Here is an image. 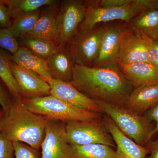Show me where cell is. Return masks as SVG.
Masks as SVG:
<instances>
[{
  "label": "cell",
  "mask_w": 158,
  "mask_h": 158,
  "mask_svg": "<svg viewBox=\"0 0 158 158\" xmlns=\"http://www.w3.org/2000/svg\"><path fill=\"white\" fill-rule=\"evenodd\" d=\"M48 83L51 94L79 109L103 114L96 101L80 92L70 82L62 81L51 78Z\"/></svg>",
  "instance_id": "cell-12"
},
{
  "label": "cell",
  "mask_w": 158,
  "mask_h": 158,
  "mask_svg": "<svg viewBox=\"0 0 158 158\" xmlns=\"http://www.w3.org/2000/svg\"><path fill=\"white\" fill-rule=\"evenodd\" d=\"M123 24L127 28L158 40V9L143 11Z\"/></svg>",
  "instance_id": "cell-20"
},
{
  "label": "cell",
  "mask_w": 158,
  "mask_h": 158,
  "mask_svg": "<svg viewBox=\"0 0 158 158\" xmlns=\"http://www.w3.org/2000/svg\"><path fill=\"white\" fill-rule=\"evenodd\" d=\"M40 12L39 10L28 13L12 12V22L9 29L17 39L24 38L34 29Z\"/></svg>",
  "instance_id": "cell-21"
},
{
  "label": "cell",
  "mask_w": 158,
  "mask_h": 158,
  "mask_svg": "<svg viewBox=\"0 0 158 158\" xmlns=\"http://www.w3.org/2000/svg\"><path fill=\"white\" fill-rule=\"evenodd\" d=\"M14 155L12 142L0 132V158H13Z\"/></svg>",
  "instance_id": "cell-30"
},
{
  "label": "cell",
  "mask_w": 158,
  "mask_h": 158,
  "mask_svg": "<svg viewBox=\"0 0 158 158\" xmlns=\"http://www.w3.org/2000/svg\"><path fill=\"white\" fill-rule=\"evenodd\" d=\"M10 68L22 99H31L51 95L48 83L37 73L19 66L12 61Z\"/></svg>",
  "instance_id": "cell-11"
},
{
  "label": "cell",
  "mask_w": 158,
  "mask_h": 158,
  "mask_svg": "<svg viewBox=\"0 0 158 158\" xmlns=\"http://www.w3.org/2000/svg\"><path fill=\"white\" fill-rule=\"evenodd\" d=\"M86 10L85 1L63 0L60 2L56 42L58 47L65 46L76 36L79 26L85 18Z\"/></svg>",
  "instance_id": "cell-8"
},
{
  "label": "cell",
  "mask_w": 158,
  "mask_h": 158,
  "mask_svg": "<svg viewBox=\"0 0 158 158\" xmlns=\"http://www.w3.org/2000/svg\"><path fill=\"white\" fill-rule=\"evenodd\" d=\"M46 119L28 110L20 98L13 97L4 111L1 133L11 142H23L39 151L44 135Z\"/></svg>",
  "instance_id": "cell-2"
},
{
  "label": "cell",
  "mask_w": 158,
  "mask_h": 158,
  "mask_svg": "<svg viewBox=\"0 0 158 158\" xmlns=\"http://www.w3.org/2000/svg\"><path fill=\"white\" fill-rule=\"evenodd\" d=\"M60 6V2L58 1L46 6L40 12L34 29L25 37L40 38L56 43L58 31L57 18Z\"/></svg>",
  "instance_id": "cell-15"
},
{
  "label": "cell",
  "mask_w": 158,
  "mask_h": 158,
  "mask_svg": "<svg viewBox=\"0 0 158 158\" xmlns=\"http://www.w3.org/2000/svg\"><path fill=\"white\" fill-rule=\"evenodd\" d=\"M123 25V24H106L98 57L93 67L118 64L119 40Z\"/></svg>",
  "instance_id": "cell-14"
},
{
  "label": "cell",
  "mask_w": 158,
  "mask_h": 158,
  "mask_svg": "<svg viewBox=\"0 0 158 158\" xmlns=\"http://www.w3.org/2000/svg\"><path fill=\"white\" fill-rule=\"evenodd\" d=\"M11 55L0 48V79L7 86L13 97L21 98L18 85L10 68Z\"/></svg>",
  "instance_id": "cell-24"
},
{
  "label": "cell",
  "mask_w": 158,
  "mask_h": 158,
  "mask_svg": "<svg viewBox=\"0 0 158 158\" xmlns=\"http://www.w3.org/2000/svg\"><path fill=\"white\" fill-rule=\"evenodd\" d=\"M0 28H2V27H1V26H0Z\"/></svg>",
  "instance_id": "cell-36"
},
{
  "label": "cell",
  "mask_w": 158,
  "mask_h": 158,
  "mask_svg": "<svg viewBox=\"0 0 158 158\" xmlns=\"http://www.w3.org/2000/svg\"><path fill=\"white\" fill-rule=\"evenodd\" d=\"M11 60L19 66L37 73L46 81L51 78L46 60L35 56L23 46L19 45L17 52L11 55Z\"/></svg>",
  "instance_id": "cell-19"
},
{
  "label": "cell",
  "mask_w": 158,
  "mask_h": 158,
  "mask_svg": "<svg viewBox=\"0 0 158 158\" xmlns=\"http://www.w3.org/2000/svg\"><path fill=\"white\" fill-rule=\"evenodd\" d=\"M157 104L158 85H144L133 89L125 107L143 116Z\"/></svg>",
  "instance_id": "cell-17"
},
{
  "label": "cell",
  "mask_w": 158,
  "mask_h": 158,
  "mask_svg": "<svg viewBox=\"0 0 158 158\" xmlns=\"http://www.w3.org/2000/svg\"><path fill=\"white\" fill-rule=\"evenodd\" d=\"M141 62L149 63L144 40L138 32L125 27L123 24L119 40L118 65Z\"/></svg>",
  "instance_id": "cell-10"
},
{
  "label": "cell",
  "mask_w": 158,
  "mask_h": 158,
  "mask_svg": "<svg viewBox=\"0 0 158 158\" xmlns=\"http://www.w3.org/2000/svg\"><path fill=\"white\" fill-rule=\"evenodd\" d=\"M12 12L28 13L39 10L44 6L53 4L56 0H4Z\"/></svg>",
  "instance_id": "cell-25"
},
{
  "label": "cell",
  "mask_w": 158,
  "mask_h": 158,
  "mask_svg": "<svg viewBox=\"0 0 158 158\" xmlns=\"http://www.w3.org/2000/svg\"><path fill=\"white\" fill-rule=\"evenodd\" d=\"M12 144L15 158H41L39 151L25 143L16 141Z\"/></svg>",
  "instance_id": "cell-27"
},
{
  "label": "cell",
  "mask_w": 158,
  "mask_h": 158,
  "mask_svg": "<svg viewBox=\"0 0 158 158\" xmlns=\"http://www.w3.org/2000/svg\"><path fill=\"white\" fill-rule=\"evenodd\" d=\"M19 44L9 28H0V48L9 52L11 55L18 50Z\"/></svg>",
  "instance_id": "cell-26"
},
{
  "label": "cell",
  "mask_w": 158,
  "mask_h": 158,
  "mask_svg": "<svg viewBox=\"0 0 158 158\" xmlns=\"http://www.w3.org/2000/svg\"><path fill=\"white\" fill-rule=\"evenodd\" d=\"M41 148V158H70L65 123L46 120L45 135Z\"/></svg>",
  "instance_id": "cell-9"
},
{
  "label": "cell",
  "mask_w": 158,
  "mask_h": 158,
  "mask_svg": "<svg viewBox=\"0 0 158 158\" xmlns=\"http://www.w3.org/2000/svg\"><path fill=\"white\" fill-rule=\"evenodd\" d=\"M3 114H4V111L2 108H0V132L2 129V119Z\"/></svg>",
  "instance_id": "cell-35"
},
{
  "label": "cell",
  "mask_w": 158,
  "mask_h": 158,
  "mask_svg": "<svg viewBox=\"0 0 158 158\" xmlns=\"http://www.w3.org/2000/svg\"><path fill=\"white\" fill-rule=\"evenodd\" d=\"M86 12L83 22L79 26L78 34L92 30L101 23L119 20L126 23L147 11L141 0H133L129 6L113 8H103L97 5L96 0L85 1Z\"/></svg>",
  "instance_id": "cell-5"
},
{
  "label": "cell",
  "mask_w": 158,
  "mask_h": 158,
  "mask_svg": "<svg viewBox=\"0 0 158 158\" xmlns=\"http://www.w3.org/2000/svg\"><path fill=\"white\" fill-rule=\"evenodd\" d=\"M143 116L151 122L155 121L156 123V126L152 133V137L154 135L158 132V104L146 112Z\"/></svg>",
  "instance_id": "cell-33"
},
{
  "label": "cell",
  "mask_w": 158,
  "mask_h": 158,
  "mask_svg": "<svg viewBox=\"0 0 158 158\" xmlns=\"http://www.w3.org/2000/svg\"><path fill=\"white\" fill-rule=\"evenodd\" d=\"M22 100L30 111L46 120L66 123L102 117V113L76 107L52 95L31 99H22Z\"/></svg>",
  "instance_id": "cell-3"
},
{
  "label": "cell",
  "mask_w": 158,
  "mask_h": 158,
  "mask_svg": "<svg viewBox=\"0 0 158 158\" xmlns=\"http://www.w3.org/2000/svg\"><path fill=\"white\" fill-rule=\"evenodd\" d=\"M70 158H118L113 147L102 144L70 145Z\"/></svg>",
  "instance_id": "cell-22"
},
{
  "label": "cell",
  "mask_w": 158,
  "mask_h": 158,
  "mask_svg": "<svg viewBox=\"0 0 158 158\" xmlns=\"http://www.w3.org/2000/svg\"><path fill=\"white\" fill-rule=\"evenodd\" d=\"M138 33L141 34L146 44L149 63L158 69V40L150 39L144 34Z\"/></svg>",
  "instance_id": "cell-28"
},
{
  "label": "cell",
  "mask_w": 158,
  "mask_h": 158,
  "mask_svg": "<svg viewBox=\"0 0 158 158\" xmlns=\"http://www.w3.org/2000/svg\"><path fill=\"white\" fill-rule=\"evenodd\" d=\"M46 61L52 78L70 82L75 63L66 46L58 47Z\"/></svg>",
  "instance_id": "cell-16"
},
{
  "label": "cell",
  "mask_w": 158,
  "mask_h": 158,
  "mask_svg": "<svg viewBox=\"0 0 158 158\" xmlns=\"http://www.w3.org/2000/svg\"><path fill=\"white\" fill-rule=\"evenodd\" d=\"M65 130L69 145L98 144L116 147L111 134L105 126L103 117L67 123Z\"/></svg>",
  "instance_id": "cell-6"
},
{
  "label": "cell",
  "mask_w": 158,
  "mask_h": 158,
  "mask_svg": "<svg viewBox=\"0 0 158 158\" xmlns=\"http://www.w3.org/2000/svg\"><path fill=\"white\" fill-rule=\"evenodd\" d=\"M97 4L103 8L123 7L131 5L133 0H97Z\"/></svg>",
  "instance_id": "cell-32"
},
{
  "label": "cell",
  "mask_w": 158,
  "mask_h": 158,
  "mask_svg": "<svg viewBox=\"0 0 158 158\" xmlns=\"http://www.w3.org/2000/svg\"><path fill=\"white\" fill-rule=\"evenodd\" d=\"M98 25L90 31L77 34L65 46L75 64L89 67L94 66L106 28V24Z\"/></svg>",
  "instance_id": "cell-7"
},
{
  "label": "cell",
  "mask_w": 158,
  "mask_h": 158,
  "mask_svg": "<svg viewBox=\"0 0 158 158\" xmlns=\"http://www.w3.org/2000/svg\"><path fill=\"white\" fill-rule=\"evenodd\" d=\"M13 99V97L9 89L0 79V106L3 111L9 107Z\"/></svg>",
  "instance_id": "cell-31"
},
{
  "label": "cell",
  "mask_w": 158,
  "mask_h": 158,
  "mask_svg": "<svg viewBox=\"0 0 158 158\" xmlns=\"http://www.w3.org/2000/svg\"><path fill=\"white\" fill-rule=\"evenodd\" d=\"M103 119L116 144V152L118 158H146L149 152L146 146L137 144L126 135L107 115L104 114Z\"/></svg>",
  "instance_id": "cell-13"
},
{
  "label": "cell",
  "mask_w": 158,
  "mask_h": 158,
  "mask_svg": "<svg viewBox=\"0 0 158 158\" xmlns=\"http://www.w3.org/2000/svg\"><path fill=\"white\" fill-rule=\"evenodd\" d=\"M145 146L149 152V156L146 158H158V139L154 141H150Z\"/></svg>",
  "instance_id": "cell-34"
},
{
  "label": "cell",
  "mask_w": 158,
  "mask_h": 158,
  "mask_svg": "<svg viewBox=\"0 0 158 158\" xmlns=\"http://www.w3.org/2000/svg\"><path fill=\"white\" fill-rule=\"evenodd\" d=\"M70 83L94 100L121 107L134 89L118 64L89 67L75 64Z\"/></svg>",
  "instance_id": "cell-1"
},
{
  "label": "cell",
  "mask_w": 158,
  "mask_h": 158,
  "mask_svg": "<svg viewBox=\"0 0 158 158\" xmlns=\"http://www.w3.org/2000/svg\"><path fill=\"white\" fill-rule=\"evenodd\" d=\"M19 43L35 56L45 60L58 48L56 43L40 38L25 37L19 39Z\"/></svg>",
  "instance_id": "cell-23"
},
{
  "label": "cell",
  "mask_w": 158,
  "mask_h": 158,
  "mask_svg": "<svg viewBox=\"0 0 158 158\" xmlns=\"http://www.w3.org/2000/svg\"><path fill=\"white\" fill-rule=\"evenodd\" d=\"M11 9L6 5L4 0H0V26L2 28H9L12 22Z\"/></svg>",
  "instance_id": "cell-29"
},
{
  "label": "cell",
  "mask_w": 158,
  "mask_h": 158,
  "mask_svg": "<svg viewBox=\"0 0 158 158\" xmlns=\"http://www.w3.org/2000/svg\"><path fill=\"white\" fill-rule=\"evenodd\" d=\"M96 102L103 113L109 116L123 134L137 144L145 146L151 141L155 127L146 117L125 107Z\"/></svg>",
  "instance_id": "cell-4"
},
{
  "label": "cell",
  "mask_w": 158,
  "mask_h": 158,
  "mask_svg": "<svg viewBox=\"0 0 158 158\" xmlns=\"http://www.w3.org/2000/svg\"><path fill=\"white\" fill-rule=\"evenodd\" d=\"M134 88L144 85H158V69L149 63L118 65Z\"/></svg>",
  "instance_id": "cell-18"
}]
</instances>
